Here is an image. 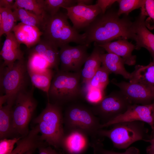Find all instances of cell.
<instances>
[{
  "instance_id": "5b68a950",
  "label": "cell",
  "mask_w": 154,
  "mask_h": 154,
  "mask_svg": "<svg viewBox=\"0 0 154 154\" xmlns=\"http://www.w3.org/2000/svg\"><path fill=\"white\" fill-rule=\"evenodd\" d=\"M144 122L137 121L118 122L112 125L110 129H100L98 135L109 139L116 148L126 149L136 141H148V130Z\"/></svg>"
},
{
  "instance_id": "484cf974",
  "label": "cell",
  "mask_w": 154,
  "mask_h": 154,
  "mask_svg": "<svg viewBox=\"0 0 154 154\" xmlns=\"http://www.w3.org/2000/svg\"><path fill=\"white\" fill-rule=\"evenodd\" d=\"M55 72L54 69L49 68L40 72L28 73L33 85L47 95Z\"/></svg>"
},
{
  "instance_id": "60d3db41",
  "label": "cell",
  "mask_w": 154,
  "mask_h": 154,
  "mask_svg": "<svg viewBox=\"0 0 154 154\" xmlns=\"http://www.w3.org/2000/svg\"><path fill=\"white\" fill-rule=\"evenodd\" d=\"M93 1L92 0H76L77 4L81 3L86 5H92Z\"/></svg>"
},
{
  "instance_id": "cb8c5ba5",
  "label": "cell",
  "mask_w": 154,
  "mask_h": 154,
  "mask_svg": "<svg viewBox=\"0 0 154 154\" xmlns=\"http://www.w3.org/2000/svg\"><path fill=\"white\" fill-rule=\"evenodd\" d=\"M14 103L7 102L0 106V137L6 138L13 133L12 109Z\"/></svg>"
},
{
  "instance_id": "44dd1931",
  "label": "cell",
  "mask_w": 154,
  "mask_h": 154,
  "mask_svg": "<svg viewBox=\"0 0 154 154\" xmlns=\"http://www.w3.org/2000/svg\"><path fill=\"white\" fill-rule=\"evenodd\" d=\"M102 64L110 73L121 75L124 78L129 80L131 73L128 72L125 67L123 59L114 54L103 53L100 55Z\"/></svg>"
},
{
  "instance_id": "ba28073f",
  "label": "cell",
  "mask_w": 154,
  "mask_h": 154,
  "mask_svg": "<svg viewBox=\"0 0 154 154\" xmlns=\"http://www.w3.org/2000/svg\"><path fill=\"white\" fill-rule=\"evenodd\" d=\"M32 91L25 90L19 93L12 109L13 133L24 136L29 132V124L37 107Z\"/></svg>"
},
{
  "instance_id": "7c38bea8",
  "label": "cell",
  "mask_w": 154,
  "mask_h": 154,
  "mask_svg": "<svg viewBox=\"0 0 154 154\" xmlns=\"http://www.w3.org/2000/svg\"><path fill=\"white\" fill-rule=\"evenodd\" d=\"M113 83L131 104L147 105L154 102V89L138 83L122 81Z\"/></svg>"
},
{
  "instance_id": "ac0fdd59",
  "label": "cell",
  "mask_w": 154,
  "mask_h": 154,
  "mask_svg": "<svg viewBox=\"0 0 154 154\" xmlns=\"http://www.w3.org/2000/svg\"><path fill=\"white\" fill-rule=\"evenodd\" d=\"M12 32L19 42L24 44L28 48L37 44L42 35V32L38 28L21 22L15 25Z\"/></svg>"
},
{
  "instance_id": "8fae6325",
  "label": "cell",
  "mask_w": 154,
  "mask_h": 154,
  "mask_svg": "<svg viewBox=\"0 0 154 154\" xmlns=\"http://www.w3.org/2000/svg\"><path fill=\"white\" fill-rule=\"evenodd\" d=\"M141 121L148 124L154 129V102L147 105L133 104L123 114L108 123L101 125L102 128L120 122Z\"/></svg>"
},
{
  "instance_id": "30bf717a",
  "label": "cell",
  "mask_w": 154,
  "mask_h": 154,
  "mask_svg": "<svg viewBox=\"0 0 154 154\" xmlns=\"http://www.w3.org/2000/svg\"><path fill=\"white\" fill-rule=\"evenodd\" d=\"M89 45L79 44L72 46L69 44L59 49L60 70L66 72L80 71L90 54L87 50Z\"/></svg>"
},
{
  "instance_id": "f546056e",
  "label": "cell",
  "mask_w": 154,
  "mask_h": 154,
  "mask_svg": "<svg viewBox=\"0 0 154 154\" xmlns=\"http://www.w3.org/2000/svg\"><path fill=\"white\" fill-rule=\"evenodd\" d=\"M0 17L2 21L0 27V37L11 32L15 25V18L12 9L9 8L0 7Z\"/></svg>"
},
{
  "instance_id": "4dcf8cb0",
  "label": "cell",
  "mask_w": 154,
  "mask_h": 154,
  "mask_svg": "<svg viewBox=\"0 0 154 154\" xmlns=\"http://www.w3.org/2000/svg\"><path fill=\"white\" fill-rule=\"evenodd\" d=\"M17 8L23 9L44 17L46 15L39 0H15L12 9Z\"/></svg>"
},
{
  "instance_id": "ffe728a7",
  "label": "cell",
  "mask_w": 154,
  "mask_h": 154,
  "mask_svg": "<svg viewBox=\"0 0 154 154\" xmlns=\"http://www.w3.org/2000/svg\"><path fill=\"white\" fill-rule=\"evenodd\" d=\"M93 50L84 64V66L81 70V79L84 84L88 82L94 76L101 67L102 64L101 54L104 53L102 48L94 43Z\"/></svg>"
},
{
  "instance_id": "4316f807",
  "label": "cell",
  "mask_w": 154,
  "mask_h": 154,
  "mask_svg": "<svg viewBox=\"0 0 154 154\" xmlns=\"http://www.w3.org/2000/svg\"><path fill=\"white\" fill-rule=\"evenodd\" d=\"M110 73L102 66L94 76L82 87L83 92L88 89L98 88L104 90L109 82V76Z\"/></svg>"
},
{
  "instance_id": "5bb4252c",
  "label": "cell",
  "mask_w": 154,
  "mask_h": 154,
  "mask_svg": "<svg viewBox=\"0 0 154 154\" xmlns=\"http://www.w3.org/2000/svg\"><path fill=\"white\" fill-rule=\"evenodd\" d=\"M147 16L144 8L133 22L134 34L133 40L135 42V49L141 48L147 49L150 53L154 62V34L147 27L145 20Z\"/></svg>"
},
{
  "instance_id": "e575fe53",
  "label": "cell",
  "mask_w": 154,
  "mask_h": 154,
  "mask_svg": "<svg viewBox=\"0 0 154 154\" xmlns=\"http://www.w3.org/2000/svg\"><path fill=\"white\" fill-rule=\"evenodd\" d=\"M21 138V137H14L12 139L4 138L0 141V154H9L13 150L15 143Z\"/></svg>"
},
{
  "instance_id": "74e56055",
  "label": "cell",
  "mask_w": 154,
  "mask_h": 154,
  "mask_svg": "<svg viewBox=\"0 0 154 154\" xmlns=\"http://www.w3.org/2000/svg\"><path fill=\"white\" fill-rule=\"evenodd\" d=\"M39 154H58L56 151L50 147L42 146L38 147Z\"/></svg>"
},
{
  "instance_id": "9a60e30c",
  "label": "cell",
  "mask_w": 154,
  "mask_h": 154,
  "mask_svg": "<svg viewBox=\"0 0 154 154\" xmlns=\"http://www.w3.org/2000/svg\"><path fill=\"white\" fill-rule=\"evenodd\" d=\"M61 147L66 154H82L89 145L88 136L78 129L64 130Z\"/></svg>"
},
{
  "instance_id": "b9f144b4",
  "label": "cell",
  "mask_w": 154,
  "mask_h": 154,
  "mask_svg": "<svg viewBox=\"0 0 154 154\" xmlns=\"http://www.w3.org/2000/svg\"><path fill=\"white\" fill-rule=\"evenodd\" d=\"M36 149H31L26 152L24 154H33Z\"/></svg>"
},
{
  "instance_id": "e0dca14e",
  "label": "cell",
  "mask_w": 154,
  "mask_h": 154,
  "mask_svg": "<svg viewBox=\"0 0 154 154\" xmlns=\"http://www.w3.org/2000/svg\"><path fill=\"white\" fill-rule=\"evenodd\" d=\"M20 44L11 32L7 34L0 54L3 60L1 64L10 66L17 60L24 59V54L20 48Z\"/></svg>"
},
{
  "instance_id": "277c9868",
  "label": "cell",
  "mask_w": 154,
  "mask_h": 154,
  "mask_svg": "<svg viewBox=\"0 0 154 154\" xmlns=\"http://www.w3.org/2000/svg\"><path fill=\"white\" fill-rule=\"evenodd\" d=\"M34 122L37 124L41 134V141H44L56 148L61 147L65 131L60 106L48 102Z\"/></svg>"
},
{
  "instance_id": "2e32d148",
  "label": "cell",
  "mask_w": 154,
  "mask_h": 154,
  "mask_svg": "<svg viewBox=\"0 0 154 154\" xmlns=\"http://www.w3.org/2000/svg\"><path fill=\"white\" fill-rule=\"evenodd\" d=\"M97 44L107 52L114 54L122 58L125 64L133 66L136 63V56L132 54L133 51L135 49V45L127 39H120Z\"/></svg>"
},
{
  "instance_id": "7a4b0ae2",
  "label": "cell",
  "mask_w": 154,
  "mask_h": 154,
  "mask_svg": "<svg viewBox=\"0 0 154 154\" xmlns=\"http://www.w3.org/2000/svg\"><path fill=\"white\" fill-rule=\"evenodd\" d=\"M66 13L59 11L52 16L46 15L41 31L42 38L59 48L73 42L85 44L83 34H80L69 24Z\"/></svg>"
},
{
  "instance_id": "d6a6232c",
  "label": "cell",
  "mask_w": 154,
  "mask_h": 154,
  "mask_svg": "<svg viewBox=\"0 0 154 154\" xmlns=\"http://www.w3.org/2000/svg\"><path fill=\"white\" fill-rule=\"evenodd\" d=\"M94 154H140L139 150L134 147L127 148L123 152H117L104 148L103 144L100 140L93 141L91 144Z\"/></svg>"
},
{
  "instance_id": "83f0119b",
  "label": "cell",
  "mask_w": 154,
  "mask_h": 154,
  "mask_svg": "<svg viewBox=\"0 0 154 154\" xmlns=\"http://www.w3.org/2000/svg\"><path fill=\"white\" fill-rule=\"evenodd\" d=\"M46 15L52 16L60 8L70 7L77 4L76 0H39Z\"/></svg>"
},
{
  "instance_id": "836d02e7",
  "label": "cell",
  "mask_w": 154,
  "mask_h": 154,
  "mask_svg": "<svg viewBox=\"0 0 154 154\" xmlns=\"http://www.w3.org/2000/svg\"><path fill=\"white\" fill-rule=\"evenodd\" d=\"M86 100L93 105L100 102L105 96L104 90L96 88L88 89L82 92Z\"/></svg>"
},
{
  "instance_id": "7402d4cb",
  "label": "cell",
  "mask_w": 154,
  "mask_h": 154,
  "mask_svg": "<svg viewBox=\"0 0 154 154\" xmlns=\"http://www.w3.org/2000/svg\"><path fill=\"white\" fill-rule=\"evenodd\" d=\"M129 82L141 84L154 89V62L148 65H136L131 73Z\"/></svg>"
},
{
  "instance_id": "d590c367",
  "label": "cell",
  "mask_w": 154,
  "mask_h": 154,
  "mask_svg": "<svg viewBox=\"0 0 154 154\" xmlns=\"http://www.w3.org/2000/svg\"><path fill=\"white\" fill-rule=\"evenodd\" d=\"M144 8L147 16L149 20H145V23L151 22L153 25L151 29H154V0H145Z\"/></svg>"
},
{
  "instance_id": "ab89813d",
  "label": "cell",
  "mask_w": 154,
  "mask_h": 154,
  "mask_svg": "<svg viewBox=\"0 0 154 154\" xmlns=\"http://www.w3.org/2000/svg\"><path fill=\"white\" fill-rule=\"evenodd\" d=\"M148 142L150 145L147 147L146 149V152L147 154H154V141L149 140Z\"/></svg>"
},
{
  "instance_id": "f35d334b",
  "label": "cell",
  "mask_w": 154,
  "mask_h": 154,
  "mask_svg": "<svg viewBox=\"0 0 154 154\" xmlns=\"http://www.w3.org/2000/svg\"><path fill=\"white\" fill-rule=\"evenodd\" d=\"M14 2L13 0H0V7L9 8L12 9Z\"/></svg>"
},
{
  "instance_id": "d4e9b609",
  "label": "cell",
  "mask_w": 154,
  "mask_h": 154,
  "mask_svg": "<svg viewBox=\"0 0 154 154\" xmlns=\"http://www.w3.org/2000/svg\"><path fill=\"white\" fill-rule=\"evenodd\" d=\"M13 12L16 22L20 21L23 24L37 27L41 31L44 22V16L22 8L15 9Z\"/></svg>"
},
{
  "instance_id": "52a82bcc",
  "label": "cell",
  "mask_w": 154,
  "mask_h": 154,
  "mask_svg": "<svg viewBox=\"0 0 154 154\" xmlns=\"http://www.w3.org/2000/svg\"><path fill=\"white\" fill-rule=\"evenodd\" d=\"M29 78L25 59L16 61L10 66L0 67V88L7 102H14L18 94L26 90Z\"/></svg>"
},
{
  "instance_id": "7bdbcfd3",
  "label": "cell",
  "mask_w": 154,
  "mask_h": 154,
  "mask_svg": "<svg viewBox=\"0 0 154 154\" xmlns=\"http://www.w3.org/2000/svg\"><path fill=\"white\" fill-rule=\"evenodd\" d=\"M153 137L150 139V140H152V141H154V129L153 130Z\"/></svg>"
},
{
  "instance_id": "8d00e7d4",
  "label": "cell",
  "mask_w": 154,
  "mask_h": 154,
  "mask_svg": "<svg viewBox=\"0 0 154 154\" xmlns=\"http://www.w3.org/2000/svg\"><path fill=\"white\" fill-rule=\"evenodd\" d=\"M117 1L116 0H98L96 4L100 8L102 13H105L109 7Z\"/></svg>"
},
{
  "instance_id": "6da1fadb",
  "label": "cell",
  "mask_w": 154,
  "mask_h": 154,
  "mask_svg": "<svg viewBox=\"0 0 154 154\" xmlns=\"http://www.w3.org/2000/svg\"><path fill=\"white\" fill-rule=\"evenodd\" d=\"M117 11L109 10L98 15L84 29L85 44H101L115 40L133 39V22L127 17L120 18Z\"/></svg>"
},
{
  "instance_id": "8992f818",
  "label": "cell",
  "mask_w": 154,
  "mask_h": 154,
  "mask_svg": "<svg viewBox=\"0 0 154 154\" xmlns=\"http://www.w3.org/2000/svg\"><path fill=\"white\" fill-rule=\"evenodd\" d=\"M74 102L70 104L65 111L64 130H80L91 137L93 141L100 140L97 139L99 131L102 128L99 119L91 108Z\"/></svg>"
},
{
  "instance_id": "3957f363",
  "label": "cell",
  "mask_w": 154,
  "mask_h": 154,
  "mask_svg": "<svg viewBox=\"0 0 154 154\" xmlns=\"http://www.w3.org/2000/svg\"><path fill=\"white\" fill-rule=\"evenodd\" d=\"M81 72H66L59 69L55 71L47 95L53 102L52 103L60 106L70 104L82 95Z\"/></svg>"
},
{
  "instance_id": "603a6c76",
  "label": "cell",
  "mask_w": 154,
  "mask_h": 154,
  "mask_svg": "<svg viewBox=\"0 0 154 154\" xmlns=\"http://www.w3.org/2000/svg\"><path fill=\"white\" fill-rule=\"evenodd\" d=\"M40 132L37 125L19 140L15 148L9 154H24L29 150L43 146L38 136Z\"/></svg>"
},
{
  "instance_id": "d6986e66",
  "label": "cell",
  "mask_w": 154,
  "mask_h": 154,
  "mask_svg": "<svg viewBox=\"0 0 154 154\" xmlns=\"http://www.w3.org/2000/svg\"><path fill=\"white\" fill-rule=\"evenodd\" d=\"M31 51L43 57L48 63L50 68L59 70L60 64L59 48L47 40L41 38L40 41L33 47Z\"/></svg>"
},
{
  "instance_id": "9c48e42d",
  "label": "cell",
  "mask_w": 154,
  "mask_h": 154,
  "mask_svg": "<svg viewBox=\"0 0 154 154\" xmlns=\"http://www.w3.org/2000/svg\"><path fill=\"white\" fill-rule=\"evenodd\" d=\"M131 104L119 90L105 96L91 108L102 124H103L123 114Z\"/></svg>"
},
{
  "instance_id": "4fadbf2b",
  "label": "cell",
  "mask_w": 154,
  "mask_h": 154,
  "mask_svg": "<svg viewBox=\"0 0 154 154\" xmlns=\"http://www.w3.org/2000/svg\"><path fill=\"white\" fill-rule=\"evenodd\" d=\"M63 8L66 10L67 15L72 23L73 27L77 31L84 29L102 13L100 8L96 4L86 5L77 3Z\"/></svg>"
},
{
  "instance_id": "1f68e13d",
  "label": "cell",
  "mask_w": 154,
  "mask_h": 154,
  "mask_svg": "<svg viewBox=\"0 0 154 154\" xmlns=\"http://www.w3.org/2000/svg\"><path fill=\"white\" fill-rule=\"evenodd\" d=\"M145 0H118L117 1L119 7L117 11L120 16L123 14L127 15L131 11L139 8H141L145 5Z\"/></svg>"
},
{
  "instance_id": "f1b7e54d",
  "label": "cell",
  "mask_w": 154,
  "mask_h": 154,
  "mask_svg": "<svg viewBox=\"0 0 154 154\" xmlns=\"http://www.w3.org/2000/svg\"><path fill=\"white\" fill-rule=\"evenodd\" d=\"M26 64L28 72H40L50 68L48 63L45 59L37 53L31 51H30Z\"/></svg>"
}]
</instances>
